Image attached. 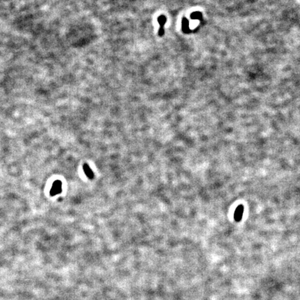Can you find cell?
<instances>
[{
	"instance_id": "1",
	"label": "cell",
	"mask_w": 300,
	"mask_h": 300,
	"mask_svg": "<svg viewBox=\"0 0 300 300\" xmlns=\"http://www.w3.org/2000/svg\"><path fill=\"white\" fill-rule=\"evenodd\" d=\"M62 192V182L60 180H57L53 183L52 186L49 192L51 196H55Z\"/></svg>"
},
{
	"instance_id": "2",
	"label": "cell",
	"mask_w": 300,
	"mask_h": 300,
	"mask_svg": "<svg viewBox=\"0 0 300 300\" xmlns=\"http://www.w3.org/2000/svg\"><path fill=\"white\" fill-rule=\"evenodd\" d=\"M158 22L159 25H160V28L159 30V36L161 37L164 35V25H165L166 22H167V18L164 15H161V16H159Z\"/></svg>"
},
{
	"instance_id": "3",
	"label": "cell",
	"mask_w": 300,
	"mask_h": 300,
	"mask_svg": "<svg viewBox=\"0 0 300 300\" xmlns=\"http://www.w3.org/2000/svg\"><path fill=\"white\" fill-rule=\"evenodd\" d=\"M243 211H244V207L243 205H240V206L237 207L234 213V219L237 222L240 221L243 215Z\"/></svg>"
},
{
	"instance_id": "4",
	"label": "cell",
	"mask_w": 300,
	"mask_h": 300,
	"mask_svg": "<svg viewBox=\"0 0 300 300\" xmlns=\"http://www.w3.org/2000/svg\"><path fill=\"white\" fill-rule=\"evenodd\" d=\"M181 27H182V31L184 33H189L191 32V29L189 27V21L186 18H182Z\"/></svg>"
},
{
	"instance_id": "5",
	"label": "cell",
	"mask_w": 300,
	"mask_h": 300,
	"mask_svg": "<svg viewBox=\"0 0 300 300\" xmlns=\"http://www.w3.org/2000/svg\"><path fill=\"white\" fill-rule=\"evenodd\" d=\"M83 171H84V173H85V174L86 176H87V177L88 178H89L90 179H92L94 177V174H93V172H92V170L90 169V167H89V165H88V164H83Z\"/></svg>"
},
{
	"instance_id": "6",
	"label": "cell",
	"mask_w": 300,
	"mask_h": 300,
	"mask_svg": "<svg viewBox=\"0 0 300 300\" xmlns=\"http://www.w3.org/2000/svg\"><path fill=\"white\" fill-rule=\"evenodd\" d=\"M191 18L192 20H202V13L200 11H195L192 13L191 15Z\"/></svg>"
}]
</instances>
